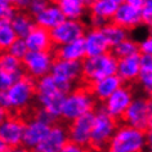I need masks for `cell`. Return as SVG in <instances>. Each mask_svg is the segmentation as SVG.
<instances>
[{"label":"cell","mask_w":152,"mask_h":152,"mask_svg":"<svg viewBox=\"0 0 152 152\" xmlns=\"http://www.w3.org/2000/svg\"><path fill=\"white\" fill-rule=\"evenodd\" d=\"M74 90V84L54 75H48L36 81V98L39 107L47 110L56 119L62 116L64 98Z\"/></svg>","instance_id":"1"},{"label":"cell","mask_w":152,"mask_h":152,"mask_svg":"<svg viewBox=\"0 0 152 152\" xmlns=\"http://www.w3.org/2000/svg\"><path fill=\"white\" fill-rule=\"evenodd\" d=\"M36 98V80L28 75L18 80L7 92H0V106L3 111H23Z\"/></svg>","instance_id":"2"},{"label":"cell","mask_w":152,"mask_h":152,"mask_svg":"<svg viewBox=\"0 0 152 152\" xmlns=\"http://www.w3.org/2000/svg\"><path fill=\"white\" fill-rule=\"evenodd\" d=\"M94 108L96 98L90 93L89 88H75L64 98L61 119L72 123L86 113L94 112Z\"/></svg>","instance_id":"3"},{"label":"cell","mask_w":152,"mask_h":152,"mask_svg":"<svg viewBox=\"0 0 152 152\" xmlns=\"http://www.w3.org/2000/svg\"><path fill=\"white\" fill-rule=\"evenodd\" d=\"M146 148V132L123 124L119 125L108 148L104 152H144Z\"/></svg>","instance_id":"4"},{"label":"cell","mask_w":152,"mask_h":152,"mask_svg":"<svg viewBox=\"0 0 152 152\" xmlns=\"http://www.w3.org/2000/svg\"><path fill=\"white\" fill-rule=\"evenodd\" d=\"M116 121L117 120L110 116L102 106L99 108H97L93 130H92V139H90V146H89L92 150L97 152L107 150L110 142H111L117 128H119Z\"/></svg>","instance_id":"5"},{"label":"cell","mask_w":152,"mask_h":152,"mask_svg":"<svg viewBox=\"0 0 152 152\" xmlns=\"http://www.w3.org/2000/svg\"><path fill=\"white\" fill-rule=\"evenodd\" d=\"M117 58L111 52L103 56L85 58L83 61V80L88 85L104 77L116 75Z\"/></svg>","instance_id":"6"},{"label":"cell","mask_w":152,"mask_h":152,"mask_svg":"<svg viewBox=\"0 0 152 152\" xmlns=\"http://www.w3.org/2000/svg\"><path fill=\"white\" fill-rule=\"evenodd\" d=\"M54 61L56 56L53 52H28L22 63L26 75L37 81L52 74Z\"/></svg>","instance_id":"7"},{"label":"cell","mask_w":152,"mask_h":152,"mask_svg":"<svg viewBox=\"0 0 152 152\" xmlns=\"http://www.w3.org/2000/svg\"><path fill=\"white\" fill-rule=\"evenodd\" d=\"M86 26L83 21H72L66 20L63 23H61L58 27L53 28L50 31L53 45L62 47V45L74 43V41L83 39L86 34Z\"/></svg>","instance_id":"8"},{"label":"cell","mask_w":152,"mask_h":152,"mask_svg":"<svg viewBox=\"0 0 152 152\" xmlns=\"http://www.w3.org/2000/svg\"><path fill=\"white\" fill-rule=\"evenodd\" d=\"M26 123L16 115L4 117L0 124V142L10 148L20 147L23 142Z\"/></svg>","instance_id":"9"},{"label":"cell","mask_w":152,"mask_h":152,"mask_svg":"<svg viewBox=\"0 0 152 152\" xmlns=\"http://www.w3.org/2000/svg\"><path fill=\"white\" fill-rule=\"evenodd\" d=\"M94 117H96V112H90V113H86V115L79 117L77 120L70 123V125L67 128L70 142L76 143L83 147L90 146Z\"/></svg>","instance_id":"10"},{"label":"cell","mask_w":152,"mask_h":152,"mask_svg":"<svg viewBox=\"0 0 152 152\" xmlns=\"http://www.w3.org/2000/svg\"><path fill=\"white\" fill-rule=\"evenodd\" d=\"M125 125L133 126L135 129L146 132L150 126V113H148L147 98L135 97L132 104L129 106L125 115L123 117Z\"/></svg>","instance_id":"11"},{"label":"cell","mask_w":152,"mask_h":152,"mask_svg":"<svg viewBox=\"0 0 152 152\" xmlns=\"http://www.w3.org/2000/svg\"><path fill=\"white\" fill-rule=\"evenodd\" d=\"M133 99H134V97H133L132 89L123 85L102 104V107L115 120L123 119L126 110L129 108V106L132 104Z\"/></svg>","instance_id":"12"},{"label":"cell","mask_w":152,"mask_h":152,"mask_svg":"<svg viewBox=\"0 0 152 152\" xmlns=\"http://www.w3.org/2000/svg\"><path fill=\"white\" fill-rule=\"evenodd\" d=\"M68 142L70 139L67 128L61 124H56L52 126L49 134L43 139V142L34 148L32 152H61Z\"/></svg>","instance_id":"13"},{"label":"cell","mask_w":152,"mask_h":152,"mask_svg":"<svg viewBox=\"0 0 152 152\" xmlns=\"http://www.w3.org/2000/svg\"><path fill=\"white\" fill-rule=\"evenodd\" d=\"M50 129H52V125L45 124L43 121L35 119V117L30 119L28 121H26V125H25L22 146L32 151L34 148H36L43 142V139L49 134Z\"/></svg>","instance_id":"14"},{"label":"cell","mask_w":152,"mask_h":152,"mask_svg":"<svg viewBox=\"0 0 152 152\" xmlns=\"http://www.w3.org/2000/svg\"><path fill=\"white\" fill-rule=\"evenodd\" d=\"M84 41L86 58L107 54L112 49L102 28H88L84 36Z\"/></svg>","instance_id":"15"},{"label":"cell","mask_w":152,"mask_h":152,"mask_svg":"<svg viewBox=\"0 0 152 152\" xmlns=\"http://www.w3.org/2000/svg\"><path fill=\"white\" fill-rule=\"evenodd\" d=\"M112 22L124 27L125 30H134L142 25V9L134 8L128 1H123L119 7L116 14L112 18Z\"/></svg>","instance_id":"16"},{"label":"cell","mask_w":152,"mask_h":152,"mask_svg":"<svg viewBox=\"0 0 152 152\" xmlns=\"http://www.w3.org/2000/svg\"><path fill=\"white\" fill-rule=\"evenodd\" d=\"M52 75L71 84H75L83 79V62L56 59L52 68Z\"/></svg>","instance_id":"17"},{"label":"cell","mask_w":152,"mask_h":152,"mask_svg":"<svg viewBox=\"0 0 152 152\" xmlns=\"http://www.w3.org/2000/svg\"><path fill=\"white\" fill-rule=\"evenodd\" d=\"M124 83L121 81V79L117 75H112L108 77H104L99 81L93 83L92 85H88L90 93L93 94V97L96 98V101H99L102 103H104L117 89H120L123 86Z\"/></svg>","instance_id":"18"},{"label":"cell","mask_w":152,"mask_h":152,"mask_svg":"<svg viewBox=\"0 0 152 152\" xmlns=\"http://www.w3.org/2000/svg\"><path fill=\"white\" fill-rule=\"evenodd\" d=\"M34 20H35L36 26L43 27L48 31H52L53 28L58 27L61 23H63L66 21V17H64V14L62 13L57 3H49L47 8Z\"/></svg>","instance_id":"19"},{"label":"cell","mask_w":152,"mask_h":152,"mask_svg":"<svg viewBox=\"0 0 152 152\" xmlns=\"http://www.w3.org/2000/svg\"><path fill=\"white\" fill-rule=\"evenodd\" d=\"M140 53L126 58L117 59V71L116 75L121 79L123 83H133L138 80L140 74Z\"/></svg>","instance_id":"20"},{"label":"cell","mask_w":152,"mask_h":152,"mask_svg":"<svg viewBox=\"0 0 152 152\" xmlns=\"http://www.w3.org/2000/svg\"><path fill=\"white\" fill-rule=\"evenodd\" d=\"M56 59H64V61H74V62H83L86 58L85 50V41L84 37L74 41V43L57 47L54 49Z\"/></svg>","instance_id":"21"},{"label":"cell","mask_w":152,"mask_h":152,"mask_svg":"<svg viewBox=\"0 0 152 152\" xmlns=\"http://www.w3.org/2000/svg\"><path fill=\"white\" fill-rule=\"evenodd\" d=\"M25 40L30 52H52L53 41L50 31L43 27L36 26Z\"/></svg>","instance_id":"22"},{"label":"cell","mask_w":152,"mask_h":152,"mask_svg":"<svg viewBox=\"0 0 152 152\" xmlns=\"http://www.w3.org/2000/svg\"><path fill=\"white\" fill-rule=\"evenodd\" d=\"M57 4L64 14L66 20L72 21H81L86 10L89 9V1L85 0H59Z\"/></svg>","instance_id":"23"},{"label":"cell","mask_w":152,"mask_h":152,"mask_svg":"<svg viewBox=\"0 0 152 152\" xmlns=\"http://www.w3.org/2000/svg\"><path fill=\"white\" fill-rule=\"evenodd\" d=\"M121 3L120 0H94L89 1V12L92 16L102 17L111 22Z\"/></svg>","instance_id":"24"},{"label":"cell","mask_w":152,"mask_h":152,"mask_svg":"<svg viewBox=\"0 0 152 152\" xmlns=\"http://www.w3.org/2000/svg\"><path fill=\"white\" fill-rule=\"evenodd\" d=\"M10 23H12V27L20 39H26L31 34L32 30L36 27L34 17L30 16L27 12H22V10L17 13V16L13 18Z\"/></svg>","instance_id":"25"},{"label":"cell","mask_w":152,"mask_h":152,"mask_svg":"<svg viewBox=\"0 0 152 152\" xmlns=\"http://www.w3.org/2000/svg\"><path fill=\"white\" fill-rule=\"evenodd\" d=\"M102 31L107 37L110 45H111V48L116 47L117 44H120L121 41L126 40L129 37V32L128 30H125L124 27H121V26L113 23V22H108L107 25L104 26L103 28H102Z\"/></svg>","instance_id":"26"},{"label":"cell","mask_w":152,"mask_h":152,"mask_svg":"<svg viewBox=\"0 0 152 152\" xmlns=\"http://www.w3.org/2000/svg\"><path fill=\"white\" fill-rule=\"evenodd\" d=\"M111 53L116 57L117 59L121 58H126V57H132L135 54H139V43H137L135 40L128 37L126 40L121 41L120 44H117L116 47H113L111 49Z\"/></svg>","instance_id":"27"},{"label":"cell","mask_w":152,"mask_h":152,"mask_svg":"<svg viewBox=\"0 0 152 152\" xmlns=\"http://www.w3.org/2000/svg\"><path fill=\"white\" fill-rule=\"evenodd\" d=\"M17 39L18 36L12 27V23L8 21H0V47L3 52L8 50Z\"/></svg>","instance_id":"28"},{"label":"cell","mask_w":152,"mask_h":152,"mask_svg":"<svg viewBox=\"0 0 152 152\" xmlns=\"http://www.w3.org/2000/svg\"><path fill=\"white\" fill-rule=\"evenodd\" d=\"M23 70V63L8 52H3L0 57V71L4 72H18Z\"/></svg>","instance_id":"29"},{"label":"cell","mask_w":152,"mask_h":152,"mask_svg":"<svg viewBox=\"0 0 152 152\" xmlns=\"http://www.w3.org/2000/svg\"><path fill=\"white\" fill-rule=\"evenodd\" d=\"M18 9L14 1L10 0H1L0 1V21H8L12 22V20L17 16Z\"/></svg>","instance_id":"30"},{"label":"cell","mask_w":152,"mask_h":152,"mask_svg":"<svg viewBox=\"0 0 152 152\" xmlns=\"http://www.w3.org/2000/svg\"><path fill=\"white\" fill-rule=\"evenodd\" d=\"M7 52L10 53L12 56H14L16 58L22 61L26 56H27V53L30 50H28L27 44H26V40L25 39H20V37H18V39L12 44V47H10Z\"/></svg>","instance_id":"31"},{"label":"cell","mask_w":152,"mask_h":152,"mask_svg":"<svg viewBox=\"0 0 152 152\" xmlns=\"http://www.w3.org/2000/svg\"><path fill=\"white\" fill-rule=\"evenodd\" d=\"M139 85L144 89V92L148 93L152 89V67L140 68V74L138 76Z\"/></svg>","instance_id":"32"},{"label":"cell","mask_w":152,"mask_h":152,"mask_svg":"<svg viewBox=\"0 0 152 152\" xmlns=\"http://www.w3.org/2000/svg\"><path fill=\"white\" fill-rule=\"evenodd\" d=\"M34 117L37 119V120H40V121H43V123H45V124L52 125V126L53 125H56V121H57V119L52 115V113H49L47 110H44L41 107L35 110V112H34Z\"/></svg>","instance_id":"33"},{"label":"cell","mask_w":152,"mask_h":152,"mask_svg":"<svg viewBox=\"0 0 152 152\" xmlns=\"http://www.w3.org/2000/svg\"><path fill=\"white\" fill-rule=\"evenodd\" d=\"M142 25L152 28V0H146L142 8Z\"/></svg>","instance_id":"34"},{"label":"cell","mask_w":152,"mask_h":152,"mask_svg":"<svg viewBox=\"0 0 152 152\" xmlns=\"http://www.w3.org/2000/svg\"><path fill=\"white\" fill-rule=\"evenodd\" d=\"M48 5H49V3L45 1V0H34V1H31V4H30L28 14L35 18V17L39 16Z\"/></svg>","instance_id":"35"},{"label":"cell","mask_w":152,"mask_h":152,"mask_svg":"<svg viewBox=\"0 0 152 152\" xmlns=\"http://www.w3.org/2000/svg\"><path fill=\"white\" fill-rule=\"evenodd\" d=\"M140 54H151L152 56V28L148 31L146 37L139 43Z\"/></svg>","instance_id":"36"},{"label":"cell","mask_w":152,"mask_h":152,"mask_svg":"<svg viewBox=\"0 0 152 152\" xmlns=\"http://www.w3.org/2000/svg\"><path fill=\"white\" fill-rule=\"evenodd\" d=\"M107 23H108V21L104 20V18L98 17V16H92V14H90V17H89L90 28H103Z\"/></svg>","instance_id":"37"},{"label":"cell","mask_w":152,"mask_h":152,"mask_svg":"<svg viewBox=\"0 0 152 152\" xmlns=\"http://www.w3.org/2000/svg\"><path fill=\"white\" fill-rule=\"evenodd\" d=\"M61 152H89V151L86 147H83V146H79V144H76V143L68 142Z\"/></svg>","instance_id":"38"},{"label":"cell","mask_w":152,"mask_h":152,"mask_svg":"<svg viewBox=\"0 0 152 152\" xmlns=\"http://www.w3.org/2000/svg\"><path fill=\"white\" fill-rule=\"evenodd\" d=\"M140 66H142V68L152 67V56L151 54H140Z\"/></svg>","instance_id":"39"},{"label":"cell","mask_w":152,"mask_h":152,"mask_svg":"<svg viewBox=\"0 0 152 152\" xmlns=\"http://www.w3.org/2000/svg\"><path fill=\"white\" fill-rule=\"evenodd\" d=\"M14 4H16L17 9H26V10H28L31 1H28V0H16V1H14Z\"/></svg>","instance_id":"40"},{"label":"cell","mask_w":152,"mask_h":152,"mask_svg":"<svg viewBox=\"0 0 152 152\" xmlns=\"http://www.w3.org/2000/svg\"><path fill=\"white\" fill-rule=\"evenodd\" d=\"M130 5H133L134 8H138V9H142L144 7V3H146V0H126Z\"/></svg>","instance_id":"41"},{"label":"cell","mask_w":152,"mask_h":152,"mask_svg":"<svg viewBox=\"0 0 152 152\" xmlns=\"http://www.w3.org/2000/svg\"><path fill=\"white\" fill-rule=\"evenodd\" d=\"M147 106H148V113H150V126H152V98L150 97L147 98Z\"/></svg>","instance_id":"42"},{"label":"cell","mask_w":152,"mask_h":152,"mask_svg":"<svg viewBox=\"0 0 152 152\" xmlns=\"http://www.w3.org/2000/svg\"><path fill=\"white\" fill-rule=\"evenodd\" d=\"M8 152H32L31 150H28V148H26L23 146H20V147H14V148H9Z\"/></svg>","instance_id":"43"},{"label":"cell","mask_w":152,"mask_h":152,"mask_svg":"<svg viewBox=\"0 0 152 152\" xmlns=\"http://www.w3.org/2000/svg\"><path fill=\"white\" fill-rule=\"evenodd\" d=\"M146 137H147V143H152V126H150L146 130Z\"/></svg>","instance_id":"44"},{"label":"cell","mask_w":152,"mask_h":152,"mask_svg":"<svg viewBox=\"0 0 152 152\" xmlns=\"http://www.w3.org/2000/svg\"><path fill=\"white\" fill-rule=\"evenodd\" d=\"M147 152H152V143H147Z\"/></svg>","instance_id":"45"},{"label":"cell","mask_w":152,"mask_h":152,"mask_svg":"<svg viewBox=\"0 0 152 152\" xmlns=\"http://www.w3.org/2000/svg\"><path fill=\"white\" fill-rule=\"evenodd\" d=\"M147 94H148V96H150V98H152V89H151V90H150V92H148Z\"/></svg>","instance_id":"46"}]
</instances>
